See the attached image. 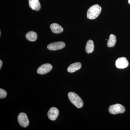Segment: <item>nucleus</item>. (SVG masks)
<instances>
[{
  "instance_id": "6",
  "label": "nucleus",
  "mask_w": 130,
  "mask_h": 130,
  "mask_svg": "<svg viewBox=\"0 0 130 130\" xmlns=\"http://www.w3.org/2000/svg\"><path fill=\"white\" fill-rule=\"evenodd\" d=\"M115 65L116 67L119 69H124L128 66L129 62L126 58L121 57L117 59Z\"/></svg>"
},
{
  "instance_id": "15",
  "label": "nucleus",
  "mask_w": 130,
  "mask_h": 130,
  "mask_svg": "<svg viewBox=\"0 0 130 130\" xmlns=\"http://www.w3.org/2000/svg\"><path fill=\"white\" fill-rule=\"evenodd\" d=\"M7 95V93L4 90L2 89H0V98L3 99L5 98Z\"/></svg>"
},
{
  "instance_id": "12",
  "label": "nucleus",
  "mask_w": 130,
  "mask_h": 130,
  "mask_svg": "<svg viewBox=\"0 0 130 130\" xmlns=\"http://www.w3.org/2000/svg\"><path fill=\"white\" fill-rule=\"evenodd\" d=\"M25 37L26 39L28 41L34 42L37 40V35L36 32L33 31H30L26 34Z\"/></svg>"
},
{
  "instance_id": "16",
  "label": "nucleus",
  "mask_w": 130,
  "mask_h": 130,
  "mask_svg": "<svg viewBox=\"0 0 130 130\" xmlns=\"http://www.w3.org/2000/svg\"><path fill=\"white\" fill-rule=\"evenodd\" d=\"M2 61L1 60H0V69H1V68L2 67Z\"/></svg>"
},
{
  "instance_id": "2",
  "label": "nucleus",
  "mask_w": 130,
  "mask_h": 130,
  "mask_svg": "<svg viewBox=\"0 0 130 130\" xmlns=\"http://www.w3.org/2000/svg\"><path fill=\"white\" fill-rule=\"evenodd\" d=\"M68 97L70 102L77 108H81L83 106L84 102L83 100L76 93L70 92L68 93Z\"/></svg>"
},
{
  "instance_id": "13",
  "label": "nucleus",
  "mask_w": 130,
  "mask_h": 130,
  "mask_svg": "<svg viewBox=\"0 0 130 130\" xmlns=\"http://www.w3.org/2000/svg\"><path fill=\"white\" fill-rule=\"evenodd\" d=\"M94 42L91 40H89L86 43L85 50L86 53L88 54L91 53L94 51Z\"/></svg>"
},
{
  "instance_id": "4",
  "label": "nucleus",
  "mask_w": 130,
  "mask_h": 130,
  "mask_svg": "<svg viewBox=\"0 0 130 130\" xmlns=\"http://www.w3.org/2000/svg\"><path fill=\"white\" fill-rule=\"evenodd\" d=\"M18 121L22 127L26 128L29 124V120L26 114L21 113L18 116Z\"/></svg>"
},
{
  "instance_id": "17",
  "label": "nucleus",
  "mask_w": 130,
  "mask_h": 130,
  "mask_svg": "<svg viewBox=\"0 0 130 130\" xmlns=\"http://www.w3.org/2000/svg\"><path fill=\"white\" fill-rule=\"evenodd\" d=\"M128 1L129 4H130V0H128Z\"/></svg>"
},
{
  "instance_id": "8",
  "label": "nucleus",
  "mask_w": 130,
  "mask_h": 130,
  "mask_svg": "<svg viewBox=\"0 0 130 130\" xmlns=\"http://www.w3.org/2000/svg\"><path fill=\"white\" fill-rule=\"evenodd\" d=\"M59 114V110L55 107H52L48 112L47 115L49 119L52 121L56 120Z\"/></svg>"
},
{
  "instance_id": "1",
  "label": "nucleus",
  "mask_w": 130,
  "mask_h": 130,
  "mask_svg": "<svg viewBox=\"0 0 130 130\" xmlns=\"http://www.w3.org/2000/svg\"><path fill=\"white\" fill-rule=\"evenodd\" d=\"M101 10L102 8L99 5H93L89 8L87 11V18L90 20L95 19L100 15Z\"/></svg>"
},
{
  "instance_id": "11",
  "label": "nucleus",
  "mask_w": 130,
  "mask_h": 130,
  "mask_svg": "<svg viewBox=\"0 0 130 130\" xmlns=\"http://www.w3.org/2000/svg\"><path fill=\"white\" fill-rule=\"evenodd\" d=\"M50 27L52 32L55 34H59L63 31V28L58 24H51Z\"/></svg>"
},
{
  "instance_id": "10",
  "label": "nucleus",
  "mask_w": 130,
  "mask_h": 130,
  "mask_svg": "<svg viewBox=\"0 0 130 130\" xmlns=\"http://www.w3.org/2000/svg\"><path fill=\"white\" fill-rule=\"evenodd\" d=\"M81 66L82 65L81 63L79 62L73 63L70 65V66L68 67L67 69L68 71L70 73L75 72L81 68Z\"/></svg>"
},
{
  "instance_id": "18",
  "label": "nucleus",
  "mask_w": 130,
  "mask_h": 130,
  "mask_svg": "<svg viewBox=\"0 0 130 130\" xmlns=\"http://www.w3.org/2000/svg\"><path fill=\"white\" fill-rule=\"evenodd\" d=\"M0 36H1V32H0Z\"/></svg>"
},
{
  "instance_id": "14",
  "label": "nucleus",
  "mask_w": 130,
  "mask_h": 130,
  "mask_svg": "<svg viewBox=\"0 0 130 130\" xmlns=\"http://www.w3.org/2000/svg\"><path fill=\"white\" fill-rule=\"evenodd\" d=\"M116 42V38L115 35L111 34L109 36V40L108 41L107 45L109 47L114 46Z\"/></svg>"
},
{
  "instance_id": "5",
  "label": "nucleus",
  "mask_w": 130,
  "mask_h": 130,
  "mask_svg": "<svg viewBox=\"0 0 130 130\" xmlns=\"http://www.w3.org/2000/svg\"><path fill=\"white\" fill-rule=\"evenodd\" d=\"M66 44L63 42H55L49 44L47 48L51 51H56L64 48Z\"/></svg>"
},
{
  "instance_id": "3",
  "label": "nucleus",
  "mask_w": 130,
  "mask_h": 130,
  "mask_svg": "<svg viewBox=\"0 0 130 130\" xmlns=\"http://www.w3.org/2000/svg\"><path fill=\"white\" fill-rule=\"evenodd\" d=\"M109 112L112 114L116 115L119 113H123L125 111V108L123 105L120 104H116L111 105L108 109Z\"/></svg>"
},
{
  "instance_id": "9",
  "label": "nucleus",
  "mask_w": 130,
  "mask_h": 130,
  "mask_svg": "<svg viewBox=\"0 0 130 130\" xmlns=\"http://www.w3.org/2000/svg\"><path fill=\"white\" fill-rule=\"evenodd\" d=\"M29 6L32 10L38 11L41 9V5L39 0H29Z\"/></svg>"
},
{
  "instance_id": "7",
  "label": "nucleus",
  "mask_w": 130,
  "mask_h": 130,
  "mask_svg": "<svg viewBox=\"0 0 130 130\" xmlns=\"http://www.w3.org/2000/svg\"><path fill=\"white\" fill-rule=\"evenodd\" d=\"M53 68L52 65L48 63L42 65L37 69L38 73L40 74H44L50 72Z\"/></svg>"
}]
</instances>
